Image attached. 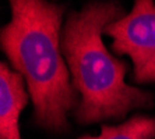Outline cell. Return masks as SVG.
<instances>
[{
  "mask_svg": "<svg viewBox=\"0 0 155 139\" xmlns=\"http://www.w3.org/2000/svg\"><path fill=\"white\" fill-rule=\"evenodd\" d=\"M11 18L2 28V49L25 79L38 125L53 131L67 127L80 104L61 52L64 6L43 0H11Z\"/></svg>",
  "mask_w": 155,
  "mask_h": 139,
  "instance_id": "obj_1",
  "label": "cell"
},
{
  "mask_svg": "<svg viewBox=\"0 0 155 139\" xmlns=\"http://www.w3.org/2000/svg\"><path fill=\"white\" fill-rule=\"evenodd\" d=\"M123 15L116 2H92L66 20L61 52L80 96L73 115L81 124L122 118L151 103L150 93L126 82V63L112 56L102 39L104 29Z\"/></svg>",
  "mask_w": 155,
  "mask_h": 139,
  "instance_id": "obj_2",
  "label": "cell"
},
{
  "mask_svg": "<svg viewBox=\"0 0 155 139\" xmlns=\"http://www.w3.org/2000/svg\"><path fill=\"white\" fill-rule=\"evenodd\" d=\"M112 38L116 54H126L133 61V79L137 84L155 82V4L137 0L129 14L104 29Z\"/></svg>",
  "mask_w": 155,
  "mask_h": 139,
  "instance_id": "obj_3",
  "label": "cell"
},
{
  "mask_svg": "<svg viewBox=\"0 0 155 139\" xmlns=\"http://www.w3.org/2000/svg\"><path fill=\"white\" fill-rule=\"evenodd\" d=\"M25 79L6 63L0 65V139H21L20 114L28 95Z\"/></svg>",
  "mask_w": 155,
  "mask_h": 139,
  "instance_id": "obj_4",
  "label": "cell"
},
{
  "mask_svg": "<svg viewBox=\"0 0 155 139\" xmlns=\"http://www.w3.org/2000/svg\"><path fill=\"white\" fill-rule=\"evenodd\" d=\"M155 117L134 115L120 125H104L97 136H83L80 139H154Z\"/></svg>",
  "mask_w": 155,
  "mask_h": 139,
  "instance_id": "obj_5",
  "label": "cell"
}]
</instances>
